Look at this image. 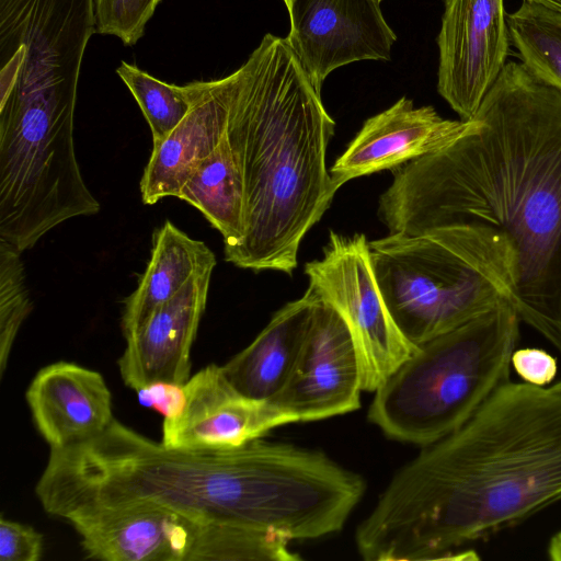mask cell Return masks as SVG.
Instances as JSON below:
<instances>
[{
  "instance_id": "cell-24",
  "label": "cell",
  "mask_w": 561,
  "mask_h": 561,
  "mask_svg": "<svg viewBox=\"0 0 561 561\" xmlns=\"http://www.w3.org/2000/svg\"><path fill=\"white\" fill-rule=\"evenodd\" d=\"M511 365L525 382L541 387L550 385L558 371L557 359L537 347L515 350Z\"/></svg>"
},
{
  "instance_id": "cell-1",
  "label": "cell",
  "mask_w": 561,
  "mask_h": 561,
  "mask_svg": "<svg viewBox=\"0 0 561 561\" xmlns=\"http://www.w3.org/2000/svg\"><path fill=\"white\" fill-rule=\"evenodd\" d=\"M392 175L378 210L389 233L504 232L517 254L512 305L561 353V91L510 61L461 135Z\"/></svg>"
},
{
  "instance_id": "cell-21",
  "label": "cell",
  "mask_w": 561,
  "mask_h": 561,
  "mask_svg": "<svg viewBox=\"0 0 561 561\" xmlns=\"http://www.w3.org/2000/svg\"><path fill=\"white\" fill-rule=\"evenodd\" d=\"M16 248L0 239V375L7 369L18 333L32 311L24 266Z\"/></svg>"
},
{
  "instance_id": "cell-3",
  "label": "cell",
  "mask_w": 561,
  "mask_h": 561,
  "mask_svg": "<svg viewBox=\"0 0 561 561\" xmlns=\"http://www.w3.org/2000/svg\"><path fill=\"white\" fill-rule=\"evenodd\" d=\"M238 71L226 134L243 179L244 236L225 259L291 275L337 192L325 165L335 124L286 38L265 34Z\"/></svg>"
},
{
  "instance_id": "cell-15",
  "label": "cell",
  "mask_w": 561,
  "mask_h": 561,
  "mask_svg": "<svg viewBox=\"0 0 561 561\" xmlns=\"http://www.w3.org/2000/svg\"><path fill=\"white\" fill-rule=\"evenodd\" d=\"M238 69L210 81H193L194 102L182 122L158 145L140 180L142 202L156 204L176 197L197 163L210 154L226 135Z\"/></svg>"
},
{
  "instance_id": "cell-14",
  "label": "cell",
  "mask_w": 561,
  "mask_h": 561,
  "mask_svg": "<svg viewBox=\"0 0 561 561\" xmlns=\"http://www.w3.org/2000/svg\"><path fill=\"white\" fill-rule=\"evenodd\" d=\"M25 398L34 424L50 449L89 440L115 419L112 393L103 376L70 362L41 368Z\"/></svg>"
},
{
  "instance_id": "cell-6",
  "label": "cell",
  "mask_w": 561,
  "mask_h": 561,
  "mask_svg": "<svg viewBox=\"0 0 561 561\" xmlns=\"http://www.w3.org/2000/svg\"><path fill=\"white\" fill-rule=\"evenodd\" d=\"M310 289L346 322L360 387L375 392L416 350L393 321L378 286L366 236L331 231L323 256L306 263Z\"/></svg>"
},
{
  "instance_id": "cell-27",
  "label": "cell",
  "mask_w": 561,
  "mask_h": 561,
  "mask_svg": "<svg viewBox=\"0 0 561 561\" xmlns=\"http://www.w3.org/2000/svg\"><path fill=\"white\" fill-rule=\"evenodd\" d=\"M538 3H542L549 7H553L561 10V0H529Z\"/></svg>"
},
{
  "instance_id": "cell-11",
  "label": "cell",
  "mask_w": 561,
  "mask_h": 561,
  "mask_svg": "<svg viewBox=\"0 0 561 561\" xmlns=\"http://www.w3.org/2000/svg\"><path fill=\"white\" fill-rule=\"evenodd\" d=\"M185 405L164 419L161 443L170 448L227 449L261 438L290 420L270 401L250 399L226 378L221 366L202 368L183 385Z\"/></svg>"
},
{
  "instance_id": "cell-25",
  "label": "cell",
  "mask_w": 561,
  "mask_h": 561,
  "mask_svg": "<svg viewBox=\"0 0 561 561\" xmlns=\"http://www.w3.org/2000/svg\"><path fill=\"white\" fill-rule=\"evenodd\" d=\"M139 402L160 412L164 419L178 416L185 405L183 385L158 381L137 390Z\"/></svg>"
},
{
  "instance_id": "cell-8",
  "label": "cell",
  "mask_w": 561,
  "mask_h": 561,
  "mask_svg": "<svg viewBox=\"0 0 561 561\" xmlns=\"http://www.w3.org/2000/svg\"><path fill=\"white\" fill-rule=\"evenodd\" d=\"M362 391L350 329L332 306L317 297L293 373L268 401L291 423L312 422L357 410Z\"/></svg>"
},
{
  "instance_id": "cell-17",
  "label": "cell",
  "mask_w": 561,
  "mask_h": 561,
  "mask_svg": "<svg viewBox=\"0 0 561 561\" xmlns=\"http://www.w3.org/2000/svg\"><path fill=\"white\" fill-rule=\"evenodd\" d=\"M215 265V254L203 241L192 239L167 220L153 233L150 260L137 288L125 301L122 317L124 335L135 332L193 276L214 270Z\"/></svg>"
},
{
  "instance_id": "cell-13",
  "label": "cell",
  "mask_w": 561,
  "mask_h": 561,
  "mask_svg": "<svg viewBox=\"0 0 561 561\" xmlns=\"http://www.w3.org/2000/svg\"><path fill=\"white\" fill-rule=\"evenodd\" d=\"M470 121L443 118L433 106L414 107L403 96L369 117L330 170L337 191L352 179L393 170L437 151L461 135Z\"/></svg>"
},
{
  "instance_id": "cell-19",
  "label": "cell",
  "mask_w": 561,
  "mask_h": 561,
  "mask_svg": "<svg viewBox=\"0 0 561 561\" xmlns=\"http://www.w3.org/2000/svg\"><path fill=\"white\" fill-rule=\"evenodd\" d=\"M506 21L523 64L561 91V10L523 0Z\"/></svg>"
},
{
  "instance_id": "cell-16",
  "label": "cell",
  "mask_w": 561,
  "mask_h": 561,
  "mask_svg": "<svg viewBox=\"0 0 561 561\" xmlns=\"http://www.w3.org/2000/svg\"><path fill=\"white\" fill-rule=\"evenodd\" d=\"M316 295H305L278 310L268 324L225 365L228 381L243 396L268 401L287 383L299 356Z\"/></svg>"
},
{
  "instance_id": "cell-5",
  "label": "cell",
  "mask_w": 561,
  "mask_h": 561,
  "mask_svg": "<svg viewBox=\"0 0 561 561\" xmlns=\"http://www.w3.org/2000/svg\"><path fill=\"white\" fill-rule=\"evenodd\" d=\"M519 322L504 301L419 345L375 391L368 420L390 439L421 447L450 434L510 380Z\"/></svg>"
},
{
  "instance_id": "cell-20",
  "label": "cell",
  "mask_w": 561,
  "mask_h": 561,
  "mask_svg": "<svg viewBox=\"0 0 561 561\" xmlns=\"http://www.w3.org/2000/svg\"><path fill=\"white\" fill-rule=\"evenodd\" d=\"M116 73L137 101L152 134L160 144L182 122L194 102V83H165L137 66L122 61Z\"/></svg>"
},
{
  "instance_id": "cell-18",
  "label": "cell",
  "mask_w": 561,
  "mask_h": 561,
  "mask_svg": "<svg viewBox=\"0 0 561 561\" xmlns=\"http://www.w3.org/2000/svg\"><path fill=\"white\" fill-rule=\"evenodd\" d=\"M178 198L196 207L222 238L225 253L244 236V187L241 169L227 134L202 159L182 186Z\"/></svg>"
},
{
  "instance_id": "cell-28",
  "label": "cell",
  "mask_w": 561,
  "mask_h": 561,
  "mask_svg": "<svg viewBox=\"0 0 561 561\" xmlns=\"http://www.w3.org/2000/svg\"><path fill=\"white\" fill-rule=\"evenodd\" d=\"M295 0H284L286 7H287V10L291 7V4L294 3Z\"/></svg>"
},
{
  "instance_id": "cell-4",
  "label": "cell",
  "mask_w": 561,
  "mask_h": 561,
  "mask_svg": "<svg viewBox=\"0 0 561 561\" xmlns=\"http://www.w3.org/2000/svg\"><path fill=\"white\" fill-rule=\"evenodd\" d=\"M374 273L403 336L419 346L513 300L517 254L511 239L482 224L369 241Z\"/></svg>"
},
{
  "instance_id": "cell-7",
  "label": "cell",
  "mask_w": 561,
  "mask_h": 561,
  "mask_svg": "<svg viewBox=\"0 0 561 561\" xmlns=\"http://www.w3.org/2000/svg\"><path fill=\"white\" fill-rule=\"evenodd\" d=\"M91 559L105 561H236L242 536L232 524H202L175 513L133 508L68 520Z\"/></svg>"
},
{
  "instance_id": "cell-22",
  "label": "cell",
  "mask_w": 561,
  "mask_h": 561,
  "mask_svg": "<svg viewBox=\"0 0 561 561\" xmlns=\"http://www.w3.org/2000/svg\"><path fill=\"white\" fill-rule=\"evenodd\" d=\"M161 0H94L96 33L113 35L124 45L133 46Z\"/></svg>"
},
{
  "instance_id": "cell-26",
  "label": "cell",
  "mask_w": 561,
  "mask_h": 561,
  "mask_svg": "<svg viewBox=\"0 0 561 561\" xmlns=\"http://www.w3.org/2000/svg\"><path fill=\"white\" fill-rule=\"evenodd\" d=\"M547 553L550 560L561 561V530L550 538Z\"/></svg>"
},
{
  "instance_id": "cell-23",
  "label": "cell",
  "mask_w": 561,
  "mask_h": 561,
  "mask_svg": "<svg viewBox=\"0 0 561 561\" xmlns=\"http://www.w3.org/2000/svg\"><path fill=\"white\" fill-rule=\"evenodd\" d=\"M43 546V535L35 528L1 516V561H37L42 558Z\"/></svg>"
},
{
  "instance_id": "cell-12",
  "label": "cell",
  "mask_w": 561,
  "mask_h": 561,
  "mask_svg": "<svg viewBox=\"0 0 561 561\" xmlns=\"http://www.w3.org/2000/svg\"><path fill=\"white\" fill-rule=\"evenodd\" d=\"M213 270L193 276L131 334L117 365L124 383L138 389L191 377V351L206 307Z\"/></svg>"
},
{
  "instance_id": "cell-9",
  "label": "cell",
  "mask_w": 561,
  "mask_h": 561,
  "mask_svg": "<svg viewBox=\"0 0 561 561\" xmlns=\"http://www.w3.org/2000/svg\"><path fill=\"white\" fill-rule=\"evenodd\" d=\"M503 2L444 0L437 90L461 121L473 118L506 64L510 31Z\"/></svg>"
},
{
  "instance_id": "cell-10",
  "label": "cell",
  "mask_w": 561,
  "mask_h": 561,
  "mask_svg": "<svg viewBox=\"0 0 561 561\" xmlns=\"http://www.w3.org/2000/svg\"><path fill=\"white\" fill-rule=\"evenodd\" d=\"M381 0H295L286 41L316 89L335 69L362 60L388 61L396 34Z\"/></svg>"
},
{
  "instance_id": "cell-2",
  "label": "cell",
  "mask_w": 561,
  "mask_h": 561,
  "mask_svg": "<svg viewBox=\"0 0 561 561\" xmlns=\"http://www.w3.org/2000/svg\"><path fill=\"white\" fill-rule=\"evenodd\" d=\"M559 501L561 380H508L392 476L355 543L367 561L478 560L459 548Z\"/></svg>"
}]
</instances>
